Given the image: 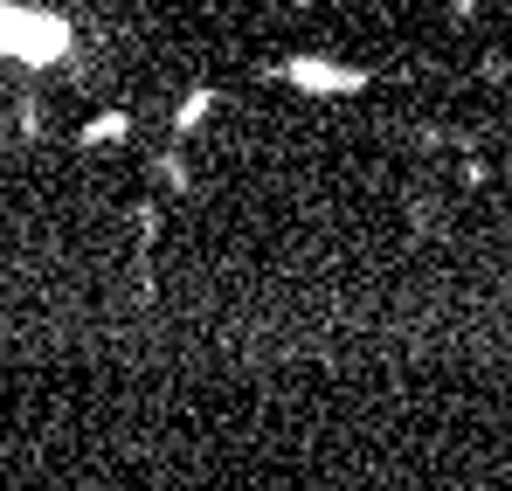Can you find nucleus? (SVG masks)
I'll return each instance as SVG.
<instances>
[{
	"label": "nucleus",
	"mask_w": 512,
	"mask_h": 491,
	"mask_svg": "<svg viewBox=\"0 0 512 491\" xmlns=\"http://www.w3.org/2000/svg\"><path fill=\"white\" fill-rule=\"evenodd\" d=\"M70 56H77V28L56 7L0 0V63H14V70H63Z\"/></svg>",
	"instance_id": "f257e3e1"
},
{
	"label": "nucleus",
	"mask_w": 512,
	"mask_h": 491,
	"mask_svg": "<svg viewBox=\"0 0 512 491\" xmlns=\"http://www.w3.org/2000/svg\"><path fill=\"white\" fill-rule=\"evenodd\" d=\"M277 83H291L305 97H353V90H367V70L333 63V56H291V63H277Z\"/></svg>",
	"instance_id": "f03ea898"
},
{
	"label": "nucleus",
	"mask_w": 512,
	"mask_h": 491,
	"mask_svg": "<svg viewBox=\"0 0 512 491\" xmlns=\"http://www.w3.org/2000/svg\"><path fill=\"white\" fill-rule=\"evenodd\" d=\"M125 139H132V111H125V104H111V111H97V118L77 125V146H84V153H111V146H125Z\"/></svg>",
	"instance_id": "7ed1b4c3"
},
{
	"label": "nucleus",
	"mask_w": 512,
	"mask_h": 491,
	"mask_svg": "<svg viewBox=\"0 0 512 491\" xmlns=\"http://www.w3.org/2000/svg\"><path fill=\"white\" fill-rule=\"evenodd\" d=\"M215 104H222V90H208V83H194V90H187V97L173 104V139L187 146V139H194V132H201V125L215 118Z\"/></svg>",
	"instance_id": "20e7f679"
},
{
	"label": "nucleus",
	"mask_w": 512,
	"mask_h": 491,
	"mask_svg": "<svg viewBox=\"0 0 512 491\" xmlns=\"http://www.w3.org/2000/svg\"><path fill=\"white\" fill-rule=\"evenodd\" d=\"M153 180H160L167 194H194V187H201V180H194V166H187V153H180V139L153 153Z\"/></svg>",
	"instance_id": "39448f33"
},
{
	"label": "nucleus",
	"mask_w": 512,
	"mask_h": 491,
	"mask_svg": "<svg viewBox=\"0 0 512 491\" xmlns=\"http://www.w3.org/2000/svg\"><path fill=\"white\" fill-rule=\"evenodd\" d=\"M160 229H167V208H160L153 194H146V201H132V236H139V256L160 243Z\"/></svg>",
	"instance_id": "423d86ee"
},
{
	"label": "nucleus",
	"mask_w": 512,
	"mask_h": 491,
	"mask_svg": "<svg viewBox=\"0 0 512 491\" xmlns=\"http://www.w3.org/2000/svg\"><path fill=\"white\" fill-rule=\"evenodd\" d=\"M14 125H21V139H42V132H49V111H42L35 97H21V104H14Z\"/></svg>",
	"instance_id": "0eeeda50"
},
{
	"label": "nucleus",
	"mask_w": 512,
	"mask_h": 491,
	"mask_svg": "<svg viewBox=\"0 0 512 491\" xmlns=\"http://www.w3.org/2000/svg\"><path fill=\"white\" fill-rule=\"evenodd\" d=\"M409 222H416V229H429V236H443V208H436V201H409Z\"/></svg>",
	"instance_id": "6e6552de"
},
{
	"label": "nucleus",
	"mask_w": 512,
	"mask_h": 491,
	"mask_svg": "<svg viewBox=\"0 0 512 491\" xmlns=\"http://www.w3.org/2000/svg\"><path fill=\"white\" fill-rule=\"evenodd\" d=\"M457 180H464V187H471V194H478V187H485V180H492V166L478 160V153H464V166H457Z\"/></svg>",
	"instance_id": "1a4fd4ad"
},
{
	"label": "nucleus",
	"mask_w": 512,
	"mask_h": 491,
	"mask_svg": "<svg viewBox=\"0 0 512 491\" xmlns=\"http://www.w3.org/2000/svg\"><path fill=\"white\" fill-rule=\"evenodd\" d=\"M0 70H7V63H0ZM0 118H7V77H0Z\"/></svg>",
	"instance_id": "9d476101"
},
{
	"label": "nucleus",
	"mask_w": 512,
	"mask_h": 491,
	"mask_svg": "<svg viewBox=\"0 0 512 491\" xmlns=\"http://www.w3.org/2000/svg\"><path fill=\"white\" fill-rule=\"evenodd\" d=\"M450 7H457V14H471V7H478V0H450Z\"/></svg>",
	"instance_id": "9b49d317"
}]
</instances>
